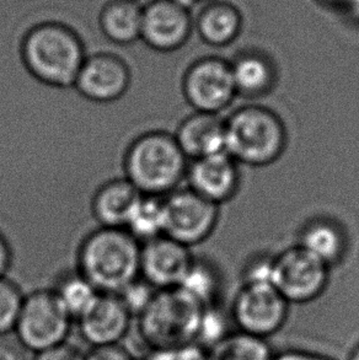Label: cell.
Segmentation results:
<instances>
[{
	"label": "cell",
	"instance_id": "obj_1",
	"mask_svg": "<svg viewBox=\"0 0 359 360\" xmlns=\"http://www.w3.org/2000/svg\"><path fill=\"white\" fill-rule=\"evenodd\" d=\"M141 251L126 229L100 226L80 243L77 271L97 292L118 294L141 277Z\"/></svg>",
	"mask_w": 359,
	"mask_h": 360
},
{
	"label": "cell",
	"instance_id": "obj_2",
	"mask_svg": "<svg viewBox=\"0 0 359 360\" xmlns=\"http://www.w3.org/2000/svg\"><path fill=\"white\" fill-rule=\"evenodd\" d=\"M189 160L175 136L151 131L137 136L123 158L125 177L141 195L165 197L186 180Z\"/></svg>",
	"mask_w": 359,
	"mask_h": 360
},
{
	"label": "cell",
	"instance_id": "obj_3",
	"mask_svg": "<svg viewBox=\"0 0 359 360\" xmlns=\"http://www.w3.org/2000/svg\"><path fill=\"white\" fill-rule=\"evenodd\" d=\"M87 57L78 34L58 22L34 26L21 44L26 70L51 88H73Z\"/></svg>",
	"mask_w": 359,
	"mask_h": 360
},
{
	"label": "cell",
	"instance_id": "obj_4",
	"mask_svg": "<svg viewBox=\"0 0 359 360\" xmlns=\"http://www.w3.org/2000/svg\"><path fill=\"white\" fill-rule=\"evenodd\" d=\"M206 307L181 288L156 290L137 317L138 336L149 352L170 351L199 342Z\"/></svg>",
	"mask_w": 359,
	"mask_h": 360
},
{
	"label": "cell",
	"instance_id": "obj_5",
	"mask_svg": "<svg viewBox=\"0 0 359 360\" xmlns=\"http://www.w3.org/2000/svg\"><path fill=\"white\" fill-rule=\"evenodd\" d=\"M225 121V151L244 165L267 166L286 148V126L271 108L246 105L237 108Z\"/></svg>",
	"mask_w": 359,
	"mask_h": 360
},
{
	"label": "cell",
	"instance_id": "obj_6",
	"mask_svg": "<svg viewBox=\"0 0 359 360\" xmlns=\"http://www.w3.org/2000/svg\"><path fill=\"white\" fill-rule=\"evenodd\" d=\"M73 322L53 289H39L25 295L13 333L37 354L67 343Z\"/></svg>",
	"mask_w": 359,
	"mask_h": 360
},
{
	"label": "cell",
	"instance_id": "obj_7",
	"mask_svg": "<svg viewBox=\"0 0 359 360\" xmlns=\"http://www.w3.org/2000/svg\"><path fill=\"white\" fill-rule=\"evenodd\" d=\"M289 307L271 282L243 281L230 307V320L237 331L268 341L286 326Z\"/></svg>",
	"mask_w": 359,
	"mask_h": 360
},
{
	"label": "cell",
	"instance_id": "obj_8",
	"mask_svg": "<svg viewBox=\"0 0 359 360\" xmlns=\"http://www.w3.org/2000/svg\"><path fill=\"white\" fill-rule=\"evenodd\" d=\"M330 269L298 243L272 257V285L291 305L309 304L325 292Z\"/></svg>",
	"mask_w": 359,
	"mask_h": 360
},
{
	"label": "cell",
	"instance_id": "obj_9",
	"mask_svg": "<svg viewBox=\"0 0 359 360\" xmlns=\"http://www.w3.org/2000/svg\"><path fill=\"white\" fill-rule=\"evenodd\" d=\"M182 94L194 111L219 115L238 95L230 62L214 56L197 59L184 72Z\"/></svg>",
	"mask_w": 359,
	"mask_h": 360
},
{
	"label": "cell",
	"instance_id": "obj_10",
	"mask_svg": "<svg viewBox=\"0 0 359 360\" xmlns=\"http://www.w3.org/2000/svg\"><path fill=\"white\" fill-rule=\"evenodd\" d=\"M219 208L189 187L164 197V235L187 248L203 243L218 224Z\"/></svg>",
	"mask_w": 359,
	"mask_h": 360
},
{
	"label": "cell",
	"instance_id": "obj_11",
	"mask_svg": "<svg viewBox=\"0 0 359 360\" xmlns=\"http://www.w3.org/2000/svg\"><path fill=\"white\" fill-rule=\"evenodd\" d=\"M194 30L191 10L175 0H153L143 8L141 39L158 52H175Z\"/></svg>",
	"mask_w": 359,
	"mask_h": 360
},
{
	"label": "cell",
	"instance_id": "obj_12",
	"mask_svg": "<svg viewBox=\"0 0 359 360\" xmlns=\"http://www.w3.org/2000/svg\"><path fill=\"white\" fill-rule=\"evenodd\" d=\"M131 80V69L123 59L96 53L87 57L73 88L88 101L111 103L126 95Z\"/></svg>",
	"mask_w": 359,
	"mask_h": 360
},
{
	"label": "cell",
	"instance_id": "obj_13",
	"mask_svg": "<svg viewBox=\"0 0 359 360\" xmlns=\"http://www.w3.org/2000/svg\"><path fill=\"white\" fill-rule=\"evenodd\" d=\"M194 259L191 248L163 235L141 245V277L156 290L179 288Z\"/></svg>",
	"mask_w": 359,
	"mask_h": 360
},
{
	"label": "cell",
	"instance_id": "obj_14",
	"mask_svg": "<svg viewBox=\"0 0 359 360\" xmlns=\"http://www.w3.org/2000/svg\"><path fill=\"white\" fill-rule=\"evenodd\" d=\"M133 319L117 294L100 292L77 323L84 341L97 348L120 345L131 331Z\"/></svg>",
	"mask_w": 359,
	"mask_h": 360
},
{
	"label": "cell",
	"instance_id": "obj_15",
	"mask_svg": "<svg viewBox=\"0 0 359 360\" xmlns=\"http://www.w3.org/2000/svg\"><path fill=\"white\" fill-rule=\"evenodd\" d=\"M239 165L227 151L189 161L187 187L214 205H222L238 193Z\"/></svg>",
	"mask_w": 359,
	"mask_h": 360
},
{
	"label": "cell",
	"instance_id": "obj_16",
	"mask_svg": "<svg viewBox=\"0 0 359 360\" xmlns=\"http://www.w3.org/2000/svg\"><path fill=\"white\" fill-rule=\"evenodd\" d=\"M174 136L189 161L225 151V121L215 113L194 111L182 120Z\"/></svg>",
	"mask_w": 359,
	"mask_h": 360
},
{
	"label": "cell",
	"instance_id": "obj_17",
	"mask_svg": "<svg viewBox=\"0 0 359 360\" xmlns=\"http://www.w3.org/2000/svg\"><path fill=\"white\" fill-rule=\"evenodd\" d=\"M141 195L126 177L107 181L92 197V215L100 226L126 229Z\"/></svg>",
	"mask_w": 359,
	"mask_h": 360
},
{
	"label": "cell",
	"instance_id": "obj_18",
	"mask_svg": "<svg viewBox=\"0 0 359 360\" xmlns=\"http://www.w3.org/2000/svg\"><path fill=\"white\" fill-rule=\"evenodd\" d=\"M243 26L241 11L227 0L206 3L194 18V30L201 41L215 49L235 42L243 31Z\"/></svg>",
	"mask_w": 359,
	"mask_h": 360
},
{
	"label": "cell",
	"instance_id": "obj_19",
	"mask_svg": "<svg viewBox=\"0 0 359 360\" xmlns=\"http://www.w3.org/2000/svg\"><path fill=\"white\" fill-rule=\"evenodd\" d=\"M234 85L238 95L260 98L270 93L276 83V69L260 52H243L230 62Z\"/></svg>",
	"mask_w": 359,
	"mask_h": 360
},
{
	"label": "cell",
	"instance_id": "obj_20",
	"mask_svg": "<svg viewBox=\"0 0 359 360\" xmlns=\"http://www.w3.org/2000/svg\"><path fill=\"white\" fill-rule=\"evenodd\" d=\"M143 8L136 0H113L100 15L102 34L113 44H131L141 39Z\"/></svg>",
	"mask_w": 359,
	"mask_h": 360
},
{
	"label": "cell",
	"instance_id": "obj_21",
	"mask_svg": "<svg viewBox=\"0 0 359 360\" xmlns=\"http://www.w3.org/2000/svg\"><path fill=\"white\" fill-rule=\"evenodd\" d=\"M299 245L330 268L341 262L347 248L344 230L327 219L311 220L306 224Z\"/></svg>",
	"mask_w": 359,
	"mask_h": 360
},
{
	"label": "cell",
	"instance_id": "obj_22",
	"mask_svg": "<svg viewBox=\"0 0 359 360\" xmlns=\"http://www.w3.org/2000/svg\"><path fill=\"white\" fill-rule=\"evenodd\" d=\"M275 352L267 340L244 332H229L207 348V360H272Z\"/></svg>",
	"mask_w": 359,
	"mask_h": 360
},
{
	"label": "cell",
	"instance_id": "obj_23",
	"mask_svg": "<svg viewBox=\"0 0 359 360\" xmlns=\"http://www.w3.org/2000/svg\"><path fill=\"white\" fill-rule=\"evenodd\" d=\"M165 229L164 197L141 195L139 203L127 224L126 230L143 245L160 238Z\"/></svg>",
	"mask_w": 359,
	"mask_h": 360
},
{
	"label": "cell",
	"instance_id": "obj_24",
	"mask_svg": "<svg viewBox=\"0 0 359 360\" xmlns=\"http://www.w3.org/2000/svg\"><path fill=\"white\" fill-rule=\"evenodd\" d=\"M179 288L194 297L206 309L218 307L222 294V279L214 266L203 259L194 258Z\"/></svg>",
	"mask_w": 359,
	"mask_h": 360
},
{
	"label": "cell",
	"instance_id": "obj_25",
	"mask_svg": "<svg viewBox=\"0 0 359 360\" xmlns=\"http://www.w3.org/2000/svg\"><path fill=\"white\" fill-rule=\"evenodd\" d=\"M52 289L70 316L73 317L74 321L88 310L100 294L78 271L65 273L58 278Z\"/></svg>",
	"mask_w": 359,
	"mask_h": 360
},
{
	"label": "cell",
	"instance_id": "obj_26",
	"mask_svg": "<svg viewBox=\"0 0 359 360\" xmlns=\"http://www.w3.org/2000/svg\"><path fill=\"white\" fill-rule=\"evenodd\" d=\"M24 297L16 283L8 277H0V337L14 332Z\"/></svg>",
	"mask_w": 359,
	"mask_h": 360
},
{
	"label": "cell",
	"instance_id": "obj_27",
	"mask_svg": "<svg viewBox=\"0 0 359 360\" xmlns=\"http://www.w3.org/2000/svg\"><path fill=\"white\" fill-rule=\"evenodd\" d=\"M156 292V289L151 287L149 283H146L143 278L139 277L117 295L121 297L127 309L131 311L133 317L137 319L148 307Z\"/></svg>",
	"mask_w": 359,
	"mask_h": 360
},
{
	"label": "cell",
	"instance_id": "obj_28",
	"mask_svg": "<svg viewBox=\"0 0 359 360\" xmlns=\"http://www.w3.org/2000/svg\"><path fill=\"white\" fill-rule=\"evenodd\" d=\"M85 356L87 353H83L77 347L63 343L34 354V360H85Z\"/></svg>",
	"mask_w": 359,
	"mask_h": 360
},
{
	"label": "cell",
	"instance_id": "obj_29",
	"mask_svg": "<svg viewBox=\"0 0 359 360\" xmlns=\"http://www.w3.org/2000/svg\"><path fill=\"white\" fill-rule=\"evenodd\" d=\"M85 360H137L131 352L121 345L97 347L87 353Z\"/></svg>",
	"mask_w": 359,
	"mask_h": 360
},
{
	"label": "cell",
	"instance_id": "obj_30",
	"mask_svg": "<svg viewBox=\"0 0 359 360\" xmlns=\"http://www.w3.org/2000/svg\"><path fill=\"white\" fill-rule=\"evenodd\" d=\"M9 336L0 337V360H27L26 348Z\"/></svg>",
	"mask_w": 359,
	"mask_h": 360
},
{
	"label": "cell",
	"instance_id": "obj_31",
	"mask_svg": "<svg viewBox=\"0 0 359 360\" xmlns=\"http://www.w3.org/2000/svg\"><path fill=\"white\" fill-rule=\"evenodd\" d=\"M272 360H335L317 352L306 349H286V351L275 353Z\"/></svg>",
	"mask_w": 359,
	"mask_h": 360
},
{
	"label": "cell",
	"instance_id": "obj_32",
	"mask_svg": "<svg viewBox=\"0 0 359 360\" xmlns=\"http://www.w3.org/2000/svg\"><path fill=\"white\" fill-rule=\"evenodd\" d=\"M13 264V250L9 241L0 231V277H6Z\"/></svg>",
	"mask_w": 359,
	"mask_h": 360
},
{
	"label": "cell",
	"instance_id": "obj_33",
	"mask_svg": "<svg viewBox=\"0 0 359 360\" xmlns=\"http://www.w3.org/2000/svg\"><path fill=\"white\" fill-rule=\"evenodd\" d=\"M319 1L322 4L330 6L332 9L341 10V13L345 14L353 0H319Z\"/></svg>",
	"mask_w": 359,
	"mask_h": 360
},
{
	"label": "cell",
	"instance_id": "obj_34",
	"mask_svg": "<svg viewBox=\"0 0 359 360\" xmlns=\"http://www.w3.org/2000/svg\"><path fill=\"white\" fill-rule=\"evenodd\" d=\"M347 360H359V341L355 345L352 351L350 352V354L347 356Z\"/></svg>",
	"mask_w": 359,
	"mask_h": 360
},
{
	"label": "cell",
	"instance_id": "obj_35",
	"mask_svg": "<svg viewBox=\"0 0 359 360\" xmlns=\"http://www.w3.org/2000/svg\"><path fill=\"white\" fill-rule=\"evenodd\" d=\"M194 1H196V3H204V4H206V3H209V1H213V0H194Z\"/></svg>",
	"mask_w": 359,
	"mask_h": 360
}]
</instances>
